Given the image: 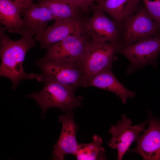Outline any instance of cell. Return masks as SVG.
Instances as JSON below:
<instances>
[{"label": "cell", "mask_w": 160, "mask_h": 160, "mask_svg": "<svg viewBox=\"0 0 160 160\" xmlns=\"http://www.w3.org/2000/svg\"><path fill=\"white\" fill-rule=\"evenodd\" d=\"M6 30L4 27L0 26V76L12 81V89L15 88L24 79H36L41 81L39 74L26 73L23 67L26 53L30 49L35 46V39L30 34L25 32L20 39L13 40L5 34Z\"/></svg>", "instance_id": "6da1fadb"}, {"label": "cell", "mask_w": 160, "mask_h": 160, "mask_svg": "<svg viewBox=\"0 0 160 160\" xmlns=\"http://www.w3.org/2000/svg\"><path fill=\"white\" fill-rule=\"evenodd\" d=\"M43 82L41 91L32 93L27 97L35 100L42 110L43 118L46 111L50 108H57L68 113L82 106L84 97L75 96L74 90L69 87L53 80Z\"/></svg>", "instance_id": "7a4b0ae2"}, {"label": "cell", "mask_w": 160, "mask_h": 160, "mask_svg": "<svg viewBox=\"0 0 160 160\" xmlns=\"http://www.w3.org/2000/svg\"><path fill=\"white\" fill-rule=\"evenodd\" d=\"M121 49L119 44L97 42L89 40L80 66L84 75L83 87L95 75L106 68H111L115 56Z\"/></svg>", "instance_id": "3957f363"}, {"label": "cell", "mask_w": 160, "mask_h": 160, "mask_svg": "<svg viewBox=\"0 0 160 160\" xmlns=\"http://www.w3.org/2000/svg\"><path fill=\"white\" fill-rule=\"evenodd\" d=\"M119 31L121 49L143 39L160 35V28L144 4L125 20Z\"/></svg>", "instance_id": "277c9868"}, {"label": "cell", "mask_w": 160, "mask_h": 160, "mask_svg": "<svg viewBox=\"0 0 160 160\" xmlns=\"http://www.w3.org/2000/svg\"><path fill=\"white\" fill-rule=\"evenodd\" d=\"M41 70V81L53 80L66 85L74 91L84 86V75L80 65L47 60L42 57L36 61Z\"/></svg>", "instance_id": "5b68a950"}, {"label": "cell", "mask_w": 160, "mask_h": 160, "mask_svg": "<svg viewBox=\"0 0 160 160\" xmlns=\"http://www.w3.org/2000/svg\"><path fill=\"white\" fill-rule=\"evenodd\" d=\"M160 52V35L148 37L121 49L118 53L126 57L129 62L127 73L146 65H156Z\"/></svg>", "instance_id": "8992f818"}, {"label": "cell", "mask_w": 160, "mask_h": 160, "mask_svg": "<svg viewBox=\"0 0 160 160\" xmlns=\"http://www.w3.org/2000/svg\"><path fill=\"white\" fill-rule=\"evenodd\" d=\"M91 8L92 16L85 18L84 21L85 34L94 42L119 44L120 33L115 22L107 17L94 3Z\"/></svg>", "instance_id": "52a82bcc"}, {"label": "cell", "mask_w": 160, "mask_h": 160, "mask_svg": "<svg viewBox=\"0 0 160 160\" xmlns=\"http://www.w3.org/2000/svg\"><path fill=\"white\" fill-rule=\"evenodd\" d=\"M89 39L86 34L69 36L46 49L42 57L52 60L79 64Z\"/></svg>", "instance_id": "ba28073f"}, {"label": "cell", "mask_w": 160, "mask_h": 160, "mask_svg": "<svg viewBox=\"0 0 160 160\" xmlns=\"http://www.w3.org/2000/svg\"><path fill=\"white\" fill-rule=\"evenodd\" d=\"M148 123L147 120L138 124L132 125L130 119L127 117L125 114H124L121 119L117 122V124L111 127L108 132L112 136L108 145L112 148L117 150V160L122 159L139 133L145 131V127Z\"/></svg>", "instance_id": "9c48e42d"}, {"label": "cell", "mask_w": 160, "mask_h": 160, "mask_svg": "<svg viewBox=\"0 0 160 160\" xmlns=\"http://www.w3.org/2000/svg\"><path fill=\"white\" fill-rule=\"evenodd\" d=\"M84 20H56L52 25L36 35L35 39L39 41L41 48L46 49L69 36L85 34Z\"/></svg>", "instance_id": "30bf717a"}, {"label": "cell", "mask_w": 160, "mask_h": 160, "mask_svg": "<svg viewBox=\"0 0 160 160\" xmlns=\"http://www.w3.org/2000/svg\"><path fill=\"white\" fill-rule=\"evenodd\" d=\"M148 127L135 141L137 146L129 152L140 155L144 160H160V119L154 117L149 111Z\"/></svg>", "instance_id": "8fae6325"}, {"label": "cell", "mask_w": 160, "mask_h": 160, "mask_svg": "<svg viewBox=\"0 0 160 160\" xmlns=\"http://www.w3.org/2000/svg\"><path fill=\"white\" fill-rule=\"evenodd\" d=\"M59 121L62 124V128L57 141L53 146L52 159L55 160H63L68 154L75 155L79 145L76 139L78 126L73 113H68L60 116Z\"/></svg>", "instance_id": "7c38bea8"}, {"label": "cell", "mask_w": 160, "mask_h": 160, "mask_svg": "<svg viewBox=\"0 0 160 160\" xmlns=\"http://www.w3.org/2000/svg\"><path fill=\"white\" fill-rule=\"evenodd\" d=\"M21 14L24 32L32 36L42 32L49 21L55 20L48 9L38 3H33L29 7L23 8Z\"/></svg>", "instance_id": "4fadbf2b"}, {"label": "cell", "mask_w": 160, "mask_h": 160, "mask_svg": "<svg viewBox=\"0 0 160 160\" xmlns=\"http://www.w3.org/2000/svg\"><path fill=\"white\" fill-rule=\"evenodd\" d=\"M140 0H94L96 5L112 18L119 30L125 20L140 7Z\"/></svg>", "instance_id": "5bb4252c"}, {"label": "cell", "mask_w": 160, "mask_h": 160, "mask_svg": "<svg viewBox=\"0 0 160 160\" xmlns=\"http://www.w3.org/2000/svg\"><path fill=\"white\" fill-rule=\"evenodd\" d=\"M92 86L107 90L115 93L119 97L122 103L125 104L127 99L133 98L136 92L125 88L116 79L111 71V68L105 69L90 79L86 87Z\"/></svg>", "instance_id": "9a60e30c"}, {"label": "cell", "mask_w": 160, "mask_h": 160, "mask_svg": "<svg viewBox=\"0 0 160 160\" xmlns=\"http://www.w3.org/2000/svg\"><path fill=\"white\" fill-rule=\"evenodd\" d=\"M22 6L12 0H0V22L10 33H25L21 17Z\"/></svg>", "instance_id": "2e32d148"}, {"label": "cell", "mask_w": 160, "mask_h": 160, "mask_svg": "<svg viewBox=\"0 0 160 160\" xmlns=\"http://www.w3.org/2000/svg\"><path fill=\"white\" fill-rule=\"evenodd\" d=\"M38 3L47 8L55 20L67 18L84 20L85 13L77 5L65 0H38Z\"/></svg>", "instance_id": "e0dca14e"}, {"label": "cell", "mask_w": 160, "mask_h": 160, "mask_svg": "<svg viewBox=\"0 0 160 160\" xmlns=\"http://www.w3.org/2000/svg\"><path fill=\"white\" fill-rule=\"evenodd\" d=\"M90 143L79 145L75 155L78 160H105V149L102 146V140L97 135L93 136Z\"/></svg>", "instance_id": "ac0fdd59"}, {"label": "cell", "mask_w": 160, "mask_h": 160, "mask_svg": "<svg viewBox=\"0 0 160 160\" xmlns=\"http://www.w3.org/2000/svg\"><path fill=\"white\" fill-rule=\"evenodd\" d=\"M154 20L160 28V0H141Z\"/></svg>", "instance_id": "d6986e66"}, {"label": "cell", "mask_w": 160, "mask_h": 160, "mask_svg": "<svg viewBox=\"0 0 160 160\" xmlns=\"http://www.w3.org/2000/svg\"><path fill=\"white\" fill-rule=\"evenodd\" d=\"M73 3L78 6L85 13L88 14L94 0H65Z\"/></svg>", "instance_id": "ffe728a7"}, {"label": "cell", "mask_w": 160, "mask_h": 160, "mask_svg": "<svg viewBox=\"0 0 160 160\" xmlns=\"http://www.w3.org/2000/svg\"><path fill=\"white\" fill-rule=\"evenodd\" d=\"M21 5L23 8L29 7L33 3L34 0H12Z\"/></svg>", "instance_id": "44dd1931"}]
</instances>
